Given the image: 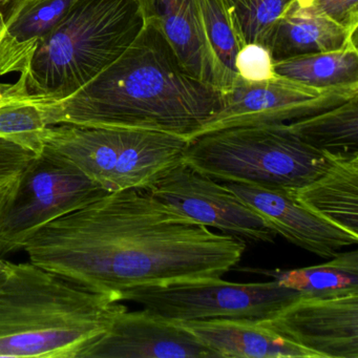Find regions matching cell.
<instances>
[{
  "label": "cell",
  "instance_id": "1",
  "mask_svg": "<svg viewBox=\"0 0 358 358\" xmlns=\"http://www.w3.org/2000/svg\"><path fill=\"white\" fill-rule=\"evenodd\" d=\"M242 238L215 234L144 188L108 192L45 225L24 245L31 263L97 290L222 278ZM121 296V295H120Z\"/></svg>",
  "mask_w": 358,
  "mask_h": 358
},
{
  "label": "cell",
  "instance_id": "2",
  "mask_svg": "<svg viewBox=\"0 0 358 358\" xmlns=\"http://www.w3.org/2000/svg\"><path fill=\"white\" fill-rule=\"evenodd\" d=\"M222 93L192 76L160 30L145 22L124 53L70 97L41 102L48 125L127 127L189 141L221 108Z\"/></svg>",
  "mask_w": 358,
  "mask_h": 358
},
{
  "label": "cell",
  "instance_id": "3",
  "mask_svg": "<svg viewBox=\"0 0 358 358\" xmlns=\"http://www.w3.org/2000/svg\"><path fill=\"white\" fill-rule=\"evenodd\" d=\"M97 290L35 264L0 272V358H81L124 309Z\"/></svg>",
  "mask_w": 358,
  "mask_h": 358
},
{
  "label": "cell",
  "instance_id": "4",
  "mask_svg": "<svg viewBox=\"0 0 358 358\" xmlns=\"http://www.w3.org/2000/svg\"><path fill=\"white\" fill-rule=\"evenodd\" d=\"M144 24L138 0H77L39 43L20 79L43 102L70 97L116 62Z\"/></svg>",
  "mask_w": 358,
  "mask_h": 358
},
{
  "label": "cell",
  "instance_id": "5",
  "mask_svg": "<svg viewBox=\"0 0 358 358\" xmlns=\"http://www.w3.org/2000/svg\"><path fill=\"white\" fill-rule=\"evenodd\" d=\"M183 162L211 179L295 192L330 166L287 124L244 125L189 140Z\"/></svg>",
  "mask_w": 358,
  "mask_h": 358
},
{
  "label": "cell",
  "instance_id": "6",
  "mask_svg": "<svg viewBox=\"0 0 358 358\" xmlns=\"http://www.w3.org/2000/svg\"><path fill=\"white\" fill-rule=\"evenodd\" d=\"M186 138L150 129L49 125L43 150L71 163L108 192L148 189L183 161Z\"/></svg>",
  "mask_w": 358,
  "mask_h": 358
},
{
  "label": "cell",
  "instance_id": "7",
  "mask_svg": "<svg viewBox=\"0 0 358 358\" xmlns=\"http://www.w3.org/2000/svg\"><path fill=\"white\" fill-rule=\"evenodd\" d=\"M120 295L121 301L181 324L215 318L268 320L303 294L275 280L243 284L217 278L134 287Z\"/></svg>",
  "mask_w": 358,
  "mask_h": 358
},
{
  "label": "cell",
  "instance_id": "8",
  "mask_svg": "<svg viewBox=\"0 0 358 358\" xmlns=\"http://www.w3.org/2000/svg\"><path fill=\"white\" fill-rule=\"evenodd\" d=\"M106 194L74 165L43 150L0 211V255L24 250L41 228Z\"/></svg>",
  "mask_w": 358,
  "mask_h": 358
},
{
  "label": "cell",
  "instance_id": "9",
  "mask_svg": "<svg viewBox=\"0 0 358 358\" xmlns=\"http://www.w3.org/2000/svg\"><path fill=\"white\" fill-rule=\"evenodd\" d=\"M221 93V108L194 137L227 127L289 124L358 96V87L315 89L276 75L261 83L238 78Z\"/></svg>",
  "mask_w": 358,
  "mask_h": 358
},
{
  "label": "cell",
  "instance_id": "10",
  "mask_svg": "<svg viewBox=\"0 0 358 358\" xmlns=\"http://www.w3.org/2000/svg\"><path fill=\"white\" fill-rule=\"evenodd\" d=\"M148 190L177 213L222 234L257 243H272L278 236L261 215L224 184L183 161Z\"/></svg>",
  "mask_w": 358,
  "mask_h": 358
},
{
  "label": "cell",
  "instance_id": "11",
  "mask_svg": "<svg viewBox=\"0 0 358 358\" xmlns=\"http://www.w3.org/2000/svg\"><path fill=\"white\" fill-rule=\"evenodd\" d=\"M259 322L320 358H358V292L329 297L301 295Z\"/></svg>",
  "mask_w": 358,
  "mask_h": 358
},
{
  "label": "cell",
  "instance_id": "12",
  "mask_svg": "<svg viewBox=\"0 0 358 358\" xmlns=\"http://www.w3.org/2000/svg\"><path fill=\"white\" fill-rule=\"evenodd\" d=\"M215 352L179 322L148 309L121 310L81 358H215Z\"/></svg>",
  "mask_w": 358,
  "mask_h": 358
},
{
  "label": "cell",
  "instance_id": "13",
  "mask_svg": "<svg viewBox=\"0 0 358 358\" xmlns=\"http://www.w3.org/2000/svg\"><path fill=\"white\" fill-rule=\"evenodd\" d=\"M224 185L261 215L276 234L318 257L329 259L339 249L357 244V236L303 206L294 192L231 182Z\"/></svg>",
  "mask_w": 358,
  "mask_h": 358
},
{
  "label": "cell",
  "instance_id": "14",
  "mask_svg": "<svg viewBox=\"0 0 358 358\" xmlns=\"http://www.w3.org/2000/svg\"><path fill=\"white\" fill-rule=\"evenodd\" d=\"M145 22L169 41L184 68L199 80L219 90L217 66L207 43L202 0H138Z\"/></svg>",
  "mask_w": 358,
  "mask_h": 358
},
{
  "label": "cell",
  "instance_id": "15",
  "mask_svg": "<svg viewBox=\"0 0 358 358\" xmlns=\"http://www.w3.org/2000/svg\"><path fill=\"white\" fill-rule=\"evenodd\" d=\"M357 31L333 22L312 0H294L274 24L265 47L273 62L309 54L358 49Z\"/></svg>",
  "mask_w": 358,
  "mask_h": 358
},
{
  "label": "cell",
  "instance_id": "16",
  "mask_svg": "<svg viewBox=\"0 0 358 358\" xmlns=\"http://www.w3.org/2000/svg\"><path fill=\"white\" fill-rule=\"evenodd\" d=\"M181 324L220 357L320 358L266 328L259 320L215 318Z\"/></svg>",
  "mask_w": 358,
  "mask_h": 358
},
{
  "label": "cell",
  "instance_id": "17",
  "mask_svg": "<svg viewBox=\"0 0 358 358\" xmlns=\"http://www.w3.org/2000/svg\"><path fill=\"white\" fill-rule=\"evenodd\" d=\"M324 173L294 192L303 206L358 238V154L326 155Z\"/></svg>",
  "mask_w": 358,
  "mask_h": 358
},
{
  "label": "cell",
  "instance_id": "18",
  "mask_svg": "<svg viewBox=\"0 0 358 358\" xmlns=\"http://www.w3.org/2000/svg\"><path fill=\"white\" fill-rule=\"evenodd\" d=\"M76 1L39 0L24 10L0 39V75H26L39 43Z\"/></svg>",
  "mask_w": 358,
  "mask_h": 358
},
{
  "label": "cell",
  "instance_id": "19",
  "mask_svg": "<svg viewBox=\"0 0 358 358\" xmlns=\"http://www.w3.org/2000/svg\"><path fill=\"white\" fill-rule=\"evenodd\" d=\"M299 291L303 296L329 297L358 292V251L338 252L331 261L291 270L248 269Z\"/></svg>",
  "mask_w": 358,
  "mask_h": 358
},
{
  "label": "cell",
  "instance_id": "20",
  "mask_svg": "<svg viewBox=\"0 0 358 358\" xmlns=\"http://www.w3.org/2000/svg\"><path fill=\"white\" fill-rule=\"evenodd\" d=\"M287 125L303 143L322 154H358V96Z\"/></svg>",
  "mask_w": 358,
  "mask_h": 358
},
{
  "label": "cell",
  "instance_id": "21",
  "mask_svg": "<svg viewBox=\"0 0 358 358\" xmlns=\"http://www.w3.org/2000/svg\"><path fill=\"white\" fill-rule=\"evenodd\" d=\"M273 69L278 76L315 89L358 87V49L288 58Z\"/></svg>",
  "mask_w": 358,
  "mask_h": 358
},
{
  "label": "cell",
  "instance_id": "22",
  "mask_svg": "<svg viewBox=\"0 0 358 358\" xmlns=\"http://www.w3.org/2000/svg\"><path fill=\"white\" fill-rule=\"evenodd\" d=\"M202 20L207 43L217 66L219 90L225 91L240 78L236 58L243 43L225 0H202Z\"/></svg>",
  "mask_w": 358,
  "mask_h": 358
},
{
  "label": "cell",
  "instance_id": "23",
  "mask_svg": "<svg viewBox=\"0 0 358 358\" xmlns=\"http://www.w3.org/2000/svg\"><path fill=\"white\" fill-rule=\"evenodd\" d=\"M41 98L33 95L31 99L0 106V139L41 154L43 136L49 127L41 108Z\"/></svg>",
  "mask_w": 358,
  "mask_h": 358
},
{
  "label": "cell",
  "instance_id": "24",
  "mask_svg": "<svg viewBox=\"0 0 358 358\" xmlns=\"http://www.w3.org/2000/svg\"><path fill=\"white\" fill-rule=\"evenodd\" d=\"M294 0H225L243 45H266L280 16Z\"/></svg>",
  "mask_w": 358,
  "mask_h": 358
},
{
  "label": "cell",
  "instance_id": "25",
  "mask_svg": "<svg viewBox=\"0 0 358 358\" xmlns=\"http://www.w3.org/2000/svg\"><path fill=\"white\" fill-rule=\"evenodd\" d=\"M273 64L269 50L257 43L243 45L236 58L238 77L248 83H261L275 77Z\"/></svg>",
  "mask_w": 358,
  "mask_h": 358
},
{
  "label": "cell",
  "instance_id": "26",
  "mask_svg": "<svg viewBox=\"0 0 358 358\" xmlns=\"http://www.w3.org/2000/svg\"><path fill=\"white\" fill-rule=\"evenodd\" d=\"M36 155L14 142L0 139V178L20 175Z\"/></svg>",
  "mask_w": 358,
  "mask_h": 358
},
{
  "label": "cell",
  "instance_id": "27",
  "mask_svg": "<svg viewBox=\"0 0 358 358\" xmlns=\"http://www.w3.org/2000/svg\"><path fill=\"white\" fill-rule=\"evenodd\" d=\"M312 3L333 22L349 30H358V0H312Z\"/></svg>",
  "mask_w": 358,
  "mask_h": 358
},
{
  "label": "cell",
  "instance_id": "28",
  "mask_svg": "<svg viewBox=\"0 0 358 358\" xmlns=\"http://www.w3.org/2000/svg\"><path fill=\"white\" fill-rule=\"evenodd\" d=\"M33 98L27 89L26 81L18 79L17 83L14 85H3L0 83V106L12 102L20 101V100H28Z\"/></svg>",
  "mask_w": 358,
  "mask_h": 358
},
{
  "label": "cell",
  "instance_id": "29",
  "mask_svg": "<svg viewBox=\"0 0 358 358\" xmlns=\"http://www.w3.org/2000/svg\"><path fill=\"white\" fill-rule=\"evenodd\" d=\"M20 176L0 178V211L3 209V205L9 200L11 194H13L14 189H15L16 185H17Z\"/></svg>",
  "mask_w": 358,
  "mask_h": 358
},
{
  "label": "cell",
  "instance_id": "30",
  "mask_svg": "<svg viewBox=\"0 0 358 358\" xmlns=\"http://www.w3.org/2000/svg\"><path fill=\"white\" fill-rule=\"evenodd\" d=\"M10 262L5 261V259H1L0 257V272L5 271L6 269H8V267L10 266Z\"/></svg>",
  "mask_w": 358,
  "mask_h": 358
}]
</instances>
